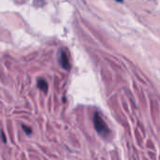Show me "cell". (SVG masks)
Segmentation results:
<instances>
[{"mask_svg": "<svg viewBox=\"0 0 160 160\" xmlns=\"http://www.w3.org/2000/svg\"><path fill=\"white\" fill-rule=\"evenodd\" d=\"M94 126H95L97 132L99 134V136H101L104 139L110 137L111 130H110L109 127L107 126V124L102 119V117L98 113H95V115H94Z\"/></svg>", "mask_w": 160, "mask_h": 160, "instance_id": "obj_1", "label": "cell"}, {"mask_svg": "<svg viewBox=\"0 0 160 160\" xmlns=\"http://www.w3.org/2000/svg\"><path fill=\"white\" fill-rule=\"evenodd\" d=\"M59 62L62 66L63 68L68 70L70 68V63H69V58H68V54L65 50H62L60 52V58H59Z\"/></svg>", "mask_w": 160, "mask_h": 160, "instance_id": "obj_2", "label": "cell"}, {"mask_svg": "<svg viewBox=\"0 0 160 160\" xmlns=\"http://www.w3.org/2000/svg\"><path fill=\"white\" fill-rule=\"evenodd\" d=\"M37 83H38V87L40 90H42L43 92H47V90H48V84H47V82H46L45 80H43V79H38Z\"/></svg>", "mask_w": 160, "mask_h": 160, "instance_id": "obj_3", "label": "cell"}, {"mask_svg": "<svg viewBox=\"0 0 160 160\" xmlns=\"http://www.w3.org/2000/svg\"><path fill=\"white\" fill-rule=\"evenodd\" d=\"M22 128H24V129H25L24 131H25L26 133H30V132H31V129H30V128H26V127H24V126H22Z\"/></svg>", "mask_w": 160, "mask_h": 160, "instance_id": "obj_4", "label": "cell"}, {"mask_svg": "<svg viewBox=\"0 0 160 160\" xmlns=\"http://www.w3.org/2000/svg\"><path fill=\"white\" fill-rule=\"evenodd\" d=\"M117 1H122V0H117Z\"/></svg>", "mask_w": 160, "mask_h": 160, "instance_id": "obj_5", "label": "cell"}]
</instances>
